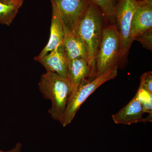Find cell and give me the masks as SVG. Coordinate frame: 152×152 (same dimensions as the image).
<instances>
[{"label": "cell", "instance_id": "obj_1", "mask_svg": "<svg viewBox=\"0 0 152 152\" xmlns=\"http://www.w3.org/2000/svg\"><path fill=\"white\" fill-rule=\"evenodd\" d=\"M106 19L102 12L91 3L73 31L86 47L88 64L94 70V60L102 40Z\"/></svg>", "mask_w": 152, "mask_h": 152}, {"label": "cell", "instance_id": "obj_2", "mask_svg": "<svg viewBox=\"0 0 152 152\" xmlns=\"http://www.w3.org/2000/svg\"><path fill=\"white\" fill-rule=\"evenodd\" d=\"M38 86L44 98L51 102L48 111L51 117L61 123L72 91L71 82L55 73L46 72L41 76Z\"/></svg>", "mask_w": 152, "mask_h": 152}, {"label": "cell", "instance_id": "obj_3", "mask_svg": "<svg viewBox=\"0 0 152 152\" xmlns=\"http://www.w3.org/2000/svg\"><path fill=\"white\" fill-rule=\"evenodd\" d=\"M118 67L115 66L100 75L83 80L72 91L61 122L63 127L72 123L82 105L99 87L117 77Z\"/></svg>", "mask_w": 152, "mask_h": 152}, {"label": "cell", "instance_id": "obj_4", "mask_svg": "<svg viewBox=\"0 0 152 152\" xmlns=\"http://www.w3.org/2000/svg\"><path fill=\"white\" fill-rule=\"evenodd\" d=\"M121 59V40L116 26L110 25L104 27L94 60L95 77L118 66Z\"/></svg>", "mask_w": 152, "mask_h": 152}, {"label": "cell", "instance_id": "obj_5", "mask_svg": "<svg viewBox=\"0 0 152 152\" xmlns=\"http://www.w3.org/2000/svg\"><path fill=\"white\" fill-rule=\"evenodd\" d=\"M134 1L135 0H121L116 14L115 25L121 40V58L127 53L132 43L130 38V30Z\"/></svg>", "mask_w": 152, "mask_h": 152}, {"label": "cell", "instance_id": "obj_6", "mask_svg": "<svg viewBox=\"0 0 152 152\" xmlns=\"http://www.w3.org/2000/svg\"><path fill=\"white\" fill-rule=\"evenodd\" d=\"M50 1L58 8L63 27L72 33L91 4V0Z\"/></svg>", "mask_w": 152, "mask_h": 152}, {"label": "cell", "instance_id": "obj_7", "mask_svg": "<svg viewBox=\"0 0 152 152\" xmlns=\"http://www.w3.org/2000/svg\"><path fill=\"white\" fill-rule=\"evenodd\" d=\"M152 28V0H135L130 30L132 42L136 37Z\"/></svg>", "mask_w": 152, "mask_h": 152}, {"label": "cell", "instance_id": "obj_8", "mask_svg": "<svg viewBox=\"0 0 152 152\" xmlns=\"http://www.w3.org/2000/svg\"><path fill=\"white\" fill-rule=\"evenodd\" d=\"M52 12L50 36L48 42L39 54L34 58L35 61L39 59L51 52L57 47L63 44L64 30L62 21L56 6L51 3Z\"/></svg>", "mask_w": 152, "mask_h": 152}, {"label": "cell", "instance_id": "obj_9", "mask_svg": "<svg viewBox=\"0 0 152 152\" xmlns=\"http://www.w3.org/2000/svg\"><path fill=\"white\" fill-rule=\"evenodd\" d=\"M36 61L40 63L47 72L55 73L62 77L68 79L67 62L63 44L58 46L46 56Z\"/></svg>", "mask_w": 152, "mask_h": 152}, {"label": "cell", "instance_id": "obj_10", "mask_svg": "<svg viewBox=\"0 0 152 152\" xmlns=\"http://www.w3.org/2000/svg\"><path fill=\"white\" fill-rule=\"evenodd\" d=\"M142 106L136 95L132 100L116 113L112 115L114 122L117 124L130 125L145 123Z\"/></svg>", "mask_w": 152, "mask_h": 152}, {"label": "cell", "instance_id": "obj_11", "mask_svg": "<svg viewBox=\"0 0 152 152\" xmlns=\"http://www.w3.org/2000/svg\"><path fill=\"white\" fill-rule=\"evenodd\" d=\"M68 78L75 89L83 80L95 77L94 70L90 66L87 60L78 58L67 63Z\"/></svg>", "mask_w": 152, "mask_h": 152}, {"label": "cell", "instance_id": "obj_12", "mask_svg": "<svg viewBox=\"0 0 152 152\" xmlns=\"http://www.w3.org/2000/svg\"><path fill=\"white\" fill-rule=\"evenodd\" d=\"M64 30L63 46L67 63L78 58L88 61V50L83 41L66 28L64 27Z\"/></svg>", "mask_w": 152, "mask_h": 152}, {"label": "cell", "instance_id": "obj_13", "mask_svg": "<svg viewBox=\"0 0 152 152\" xmlns=\"http://www.w3.org/2000/svg\"><path fill=\"white\" fill-rule=\"evenodd\" d=\"M23 1H0V24L10 26L16 16Z\"/></svg>", "mask_w": 152, "mask_h": 152}, {"label": "cell", "instance_id": "obj_14", "mask_svg": "<svg viewBox=\"0 0 152 152\" xmlns=\"http://www.w3.org/2000/svg\"><path fill=\"white\" fill-rule=\"evenodd\" d=\"M121 0H91V3L102 12L106 19L115 20L118 7Z\"/></svg>", "mask_w": 152, "mask_h": 152}, {"label": "cell", "instance_id": "obj_15", "mask_svg": "<svg viewBox=\"0 0 152 152\" xmlns=\"http://www.w3.org/2000/svg\"><path fill=\"white\" fill-rule=\"evenodd\" d=\"M134 40L140 42L144 48L152 50V28L148 30L136 37Z\"/></svg>", "mask_w": 152, "mask_h": 152}, {"label": "cell", "instance_id": "obj_16", "mask_svg": "<svg viewBox=\"0 0 152 152\" xmlns=\"http://www.w3.org/2000/svg\"><path fill=\"white\" fill-rule=\"evenodd\" d=\"M140 87L152 94V72L149 71L145 73L140 78Z\"/></svg>", "mask_w": 152, "mask_h": 152}, {"label": "cell", "instance_id": "obj_17", "mask_svg": "<svg viewBox=\"0 0 152 152\" xmlns=\"http://www.w3.org/2000/svg\"><path fill=\"white\" fill-rule=\"evenodd\" d=\"M144 113H148L152 115V100L142 104Z\"/></svg>", "mask_w": 152, "mask_h": 152}, {"label": "cell", "instance_id": "obj_18", "mask_svg": "<svg viewBox=\"0 0 152 152\" xmlns=\"http://www.w3.org/2000/svg\"><path fill=\"white\" fill-rule=\"evenodd\" d=\"M22 145L20 142L17 143L15 146L12 149L7 151H4L0 150V152H21Z\"/></svg>", "mask_w": 152, "mask_h": 152}, {"label": "cell", "instance_id": "obj_19", "mask_svg": "<svg viewBox=\"0 0 152 152\" xmlns=\"http://www.w3.org/2000/svg\"><path fill=\"white\" fill-rule=\"evenodd\" d=\"M0 1H5L8 2H18L21 1H24V0H0Z\"/></svg>", "mask_w": 152, "mask_h": 152}]
</instances>
